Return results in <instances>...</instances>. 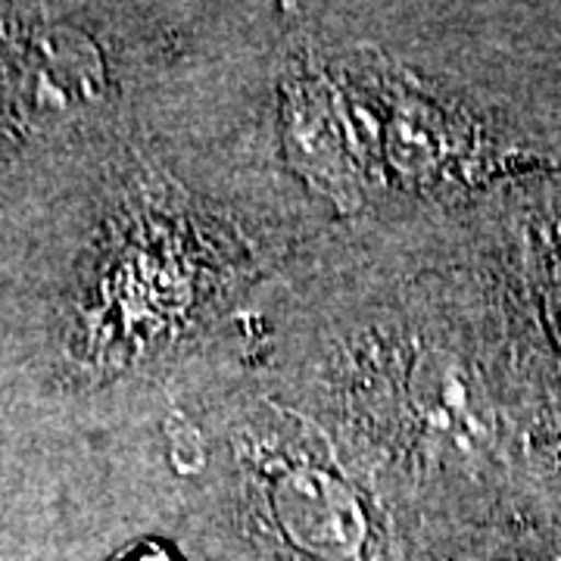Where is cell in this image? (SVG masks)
<instances>
[{"label":"cell","mask_w":561,"mask_h":561,"mask_svg":"<svg viewBox=\"0 0 561 561\" xmlns=\"http://www.w3.org/2000/svg\"><path fill=\"white\" fill-rule=\"evenodd\" d=\"M559 328H561V306H559Z\"/></svg>","instance_id":"4"},{"label":"cell","mask_w":561,"mask_h":561,"mask_svg":"<svg viewBox=\"0 0 561 561\" xmlns=\"http://www.w3.org/2000/svg\"><path fill=\"white\" fill-rule=\"evenodd\" d=\"M552 561H561V549H559V552H556V556H552Z\"/></svg>","instance_id":"3"},{"label":"cell","mask_w":561,"mask_h":561,"mask_svg":"<svg viewBox=\"0 0 561 561\" xmlns=\"http://www.w3.org/2000/svg\"><path fill=\"white\" fill-rule=\"evenodd\" d=\"M122 561H179V559H172L162 546H144V549L131 552L128 559H122Z\"/></svg>","instance_id":"2"},{"label":"cell","mask_w":561,"mask_h":561,"mask_svg":"<svg viewBox=\"0 0 561 561\" xmlns=\"http://www.w3.org/2000/svg\"><path fill=\"white\" fill-rule=\"evenodd\" d=\"M468 387L471 383L453 362L421 359L412 378V397L427 424L443 431H474V393Z\"/></svg>","instance_id":"1"}]
</instances>
